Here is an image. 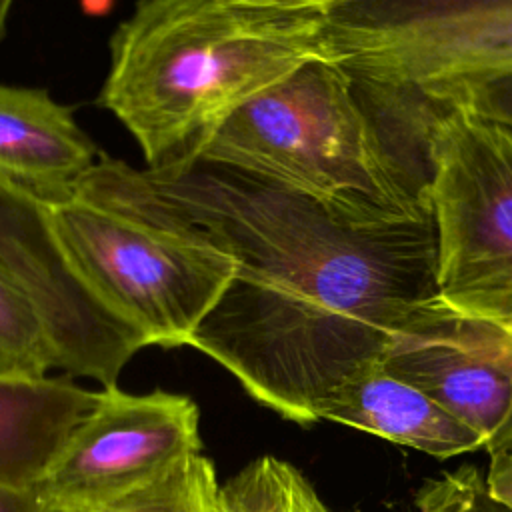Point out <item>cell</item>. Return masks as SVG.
<instances>
[{
    "label": "cell",
    "mask_w": 512,
    "mask_h": 512,
    "mask_svg": "<svg viewBox=\"0 0 512 512\" xmlns=\"http://www.w3.org/2000/svg\"><path fill=\"white\" fill-rule=\"evenodd\" d=\"M76 198L200 240L234 274L188 346L262 406L300 426L380 366L392 336L438 298L432 214L372 220L196 158L136 170L104 158Z\"/></svg>",
    "instance_id": "6da1fadb"
},
{
    "label": "cell",
    "mask_w": 512,
    "mask_h": 512,
    "mask_svg": "<svg viewBox=\"0 0 512 512\" xmlns=\"http://www.w3.org/2000/svg\"><path fill=\"white\" fill-rule=\"evenodd\" d=\"M328 0H144L110 40L100 106L148 170L194 162L220 124L326 46Z\"/></svg>",
    "instance_id": "7a4b0ae2"
},
{
    "label": "cell",
    "mask_w": 512,
    "mask_h": 512,
    "mask_svg": "<svg viewBox=\"0 0 512 512\" xmlns=\"http://www.w3.org/2000/svg\"><path fill=\"white\" fill-rule=\"evenodd\" d=\"M394 102L336 60L314 58L232 112L198 158L362 218H428L426 178L398 160L376 116Z\"/></svg>",
    "instance_id": "3957f363"
},
{
    "label": "cell",
    "mask_w": 512,
    "mask_h": 512,
    "mask_svg": "<svg viewBox=\"0 0 512 512\" xmlns=\"http://www.w3.org/2000/svg\"><path fill=\"white\" fill-rule=\"evenodd\" d=\"M426 104L438 300L512 328V132L458 106Z\"/></svg>",
    "instance_id": "277c9868"
},
{
    "label": "cell",
    "mask_w": 512,
    "mask_h": 512,
    "mask_svg": "<svg viewBox=\"0 0 512 512\" xmlns=\"http://www.w3.org/2000/svg\"><path fill=\"white\" fill-rule=\"evenodd\" d=\"M48 214L76 276L144 346L188 344L234 274L200 240L76 196Z\"/></svg>",
    "instance_id": "5b68a950"
},
{
    "label": "cell",
    "mask_w": 512,
    "mask_h": 512,
    "mask_svg": "<svg viewBox=\"0 0 512 512\" xmlns=\"http://www.w3.org/2000/svg\"><path fill=\"white\" fill-rule=\"evenodd\" d=\"M326 46L362 84L412 98L512 72V0H328Z\"/></svg>",
    "instance_id": "8992f818"
},
{
    "label": "cell",
    "mask_w": 512,
    "mask_h": 512,
    "mask_svg": "<svg viewBox=\"0 0 512 512\" xmlns=\"http://www.w3.org/2000/svg\"><path fill=\"white\" fill-rule=\"evenodd\" d=\"M198 452L200 412L190 396L104 388L30 492L46 512H74L128 494Z\"/></svg>",
    "instance_id": "52a82bcc"
},
{
    "label": "cell",
    "mask_w": 512,
    "mask_h": 512,
    "mask_svg": "<svg viewBox=\"0 0 512 512\" xmlns=\"http://www.w3.org/2000/svg\"><path fill=\"white\" fill-rule=\"evenodd\" d=\"M380 368L480 434L484 450L512 414V328L438 298L392 336Z\"/></svg>",
    "instance_id": "ba28073f"
},
{
    "label": "cell",
    "mask_w": 512,
    "mask_h": 512,
    "mask_svg": "<svg viewBox=\"0 0 512 512\" xmlns=\"http://www.w3.org/2000/svg\"><path fill=\"white\" fill-rule=\"evenodd\" d=\"M98 150L44 88L0 84V178L52 206L74 198Z\"/></svg>",
    "instance_id": "9c48e42d"
},
{
    "label": "cell",
    "mask_w": 512,
    "mask_h": 512,
    "mask_svg": "<svg viewBox=\"0 0 512 512\" xmlns=\"http://www.w3.org/2000/svg\"><path fill=\"white\" fill-rule=\"evenodd\" d=\"M320 420L380 436L438 460L484 450L480 434L380 366L332 392L320 408Z\"/></svg>",
    "instance_id": "30bf717a"
},
{
    "label": "cell",
    "mask_w": 512,
    "mask_h": 512,
    "mask_svg": "<svg viewBox=\"0 0 512 512\" xmlns=\"http://www.w3.org/2000/svg\"><path fill=\"white\" fill-rule=\"evenodd\" d=\"M100 402L66 380L0 374V486L32 490Z\"/></svg>",
    "instance_id": "8fae6325"
},
{
    "label": "cell",
    "mask_w": 512,
    "mask_h": 512,
    "mask_svg": "<svg viewBox=\"0 0 512 512\" xmlns=\"http://www.w3.org/2000/svg\"><path fill=\"white\" fill-rule=\"evenodd\" d=\"M222 512H336L308 476L276 456H258L222 484Z\"/></svg>",
    "instance_id": "7c38bea8"
},
{
    "label": "cell",
    "mask_w": 512,
    "mask_h": 512,
    "mask_svg": "<svg viewBox=\"0 0 512 512\" xmlns=\"http://www.w3.org/2000/svg\"><path fill=\"white\" fill-rule=\"evenodd\" d=\"M74 512H222V484L198 452L128 494Z\"/></svg>",
    "instance_id": "4fadbf2b"
},
{
    "label": "cell",
    "mask_w": 512,
    "mask_h": 512,
    "mask_svg": "<svg viewBox=\"0 0 512 512\" xmlns=\"http://www.w3.org/2000/svg\"><path fill=\"white\" fill-rule=\"evenodd\" d=\"M56 368L48 326L16 278L0 264V374L46 376Z\"/></svg>",
    "instance_id": "5bb4252c"
},
{
    "label": "cell",
    "mask_w": 512,
    "mask_h": 512,
    "mask_svg": "<svg viewBox=\"0 0 512 512\" xmlns=\"http://www.w3.org/2000/svg\"><path fill=\"white\" fill-rule=\"evenodd\" d=\"M414 512H512V508L490 492L480 468L464 464L428 478L414 496Z\"/></svg>",
    "instance_id": "9a60e30c"
},
{
    "label": "cell",
    "mask_w": 512,
    "mask_h": 512,
    "mask_svg": "<svg viewBox=\"0 0 512 512\" xmlns=\"http://www.w3.org/2000/svg\"><path fill=\"white\" fill-rule=\"evenodd\" d=\"M430 104H448L512 128V72L468 78L414 96Z\"/></svg>",
    "instance_id": "2e32d148"
},
{
    "label": "cell",
    "mask_w": 512,
    "mask_h": 512,
    "mask_svg": "<svg viewBox=\"0 0 512 512\" xmlns=\"http://www.w3.org/2000/svg\"><path fill=\"white\" fill-rule=\"evenodd\" d=\"M490 464L486 472V482L490 492L512 508V448L488 454Z\"/></svg>",
    "instance_id": "e0dca14e"
},
{
    "label": "cell",
    "mask_w": 512,
    "mask_h": 512,
    "mask_svg": "<svg viewBox=\"0 0 512 512\" xmlns=\"http://www.w3.org/2000/svg\"><path fill=\"white\" fill-rule=\"evenodd\" d=\"M0 512H46L30 490L0 486Z\"/></svg>",
    "instance_id": "ac0fdd59"
},
{
    "label": "cell",
    "mask_w": 512,
    "mask_h": 512,
    "mask_svg": "<svg viewBox=\"0 0 512 512\" xmlns=\"http://www.w3.org/2000/svg\"><path fill=\"white\" fill-rule=\"evenodd\" d=\"M506 448H512V414H510L508 422L504 424V428L500 430V434L490 442V446L486 448V452L492 454V452L506 450Z\"/></svg>",
    "instance_id": "d6986e66"
},
{
    "label": "cell",
    "mask_w": 512,
    "mask_h": 512,
    "mask_svg": "<svg viewBox=\"0 0 512 512\" xmlns=\"http://www.w3.org/2000/svg\"><path fill=\"white\" fill-rule=\"evenodd\" d=\"M12 2L10 0H0V40L6 32V22H8V14H10Z\"/></svg>",
    "instance_id": "ffe728a7"
},
{
    "label": "cell",
    "mask_w": 512,
    "mask_h": 512,
    "mask_svg": "<svg viewBox=\"0 0 512 512\" xmlns=\"http://www.w3.org/2000/svg\"><path fill=\"white\" fill-rule=\"evenodd\" d=\"M508 130H510V132H512V128H508Z\"/></svg>",
    "instance_id": "44dd1931"
}]
</instances>
